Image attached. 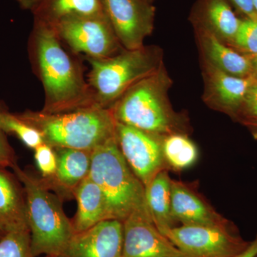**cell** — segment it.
Segmentation results:
<instances>
[{
	"instance_id": "6da1fadb",
	"label": "cell",
	"mask_w": 257,
	"mask_h": 257,
	"mask_svg": "<svg viewBox=\"0 0 257 257\" xmlns=\"http://www.w3.org/2000/svg\"><path fill=\"white\" fill-rule=\"evenodd\" d=\"M28 52L45 93L42 111L58 114L95 106L82 66L64 50L52 26L34 20Z\"/></svg>"
},
{
	"instance_id": "7a4b0ae2",
	"label": "cell",
	"mask_w": 257,
	"mask_h": 257,
	"mask_svg": "<svg viewBox=\"0 0 257 257\" xmlns=\"http://www.w3.org/2000/svg\"><path fill=\"white\" fill-rule=\"evenodd\" d=\"M172 80L162 65L130 88L109 107L118 122L159 136L189 135V120L175 111L169 99Z\"/></svg>"
},
{
	"instance_id": "3957f363",
	"label": "cell",
	"mask_w": 257,
	"mask_h": 257,
	"mask_svg": "<svg viewBox=\"0 0 257 257\" xmlns=\"http://www.w3.org/2000/svg\"><path fill=\"white\" fill-rule=\"evenodd\" d=\"M17 114L53 148L93 151L115 137L116 120L109 108L93 106L58 114L27 109Z\"/></svg>"
},
{
	"instance_id": "277c9868",
	"label": "cell",
	"mask_w": 257,
	"mask_h": 257,
	"mask_svg": "<svg viewBox=\"0 0 257 257\" xmlns=\"http://www.w3.org/2000/svg\"><path fill=\"white\" fill-rule=\"evenodd\" d=\"M11 168L25 190L34 256H62L74 235L62 201L44 185L40 177L23 170L17 162Z\"/></svg>"
},
{
	"instance_id": "5b68a950",
	"label": "cell",
	"mask_w": 257,
	"mask_h": 257,
	"mask_svg": "<svg viewBox=\"0 0 257 257\" xmlns=\"http://www.w3.org/2000/svg\"><path fill=\"white\" fill-rule=\"evenodd\" d=\"M90 65L87 82L94 105L111 107L130 88L152 75L163 65L159 47L124 50L104 59L85 58Z\"/></svg>"
},
{
	"instance_id": "8992f818",
	"label": "cell",
	"mask_w": 257,
	"mask_h": 257,
	"mask_svg": "<svg viewBox=\"0 0 257 257\" xmlns=\"http://www.w3.org/2000/svg\"><path fill=\"white\" fill-rule=\"evenodd\" d=\"M89 177L104 194L109 219L123 222L134 211L147 208L145 186L130 169L115 137L92 152Z\"/></svg>"
},
{
	"instance_id": "52a82bcc",
	"label": "cell",
	"mask_w": 257,
	"mask_h": 257,
	"mask_svg": "<svg viewBox=\"0 0 257 257\" xmlns=\"http://www.w3.org/2000/svg\"><path fill=\"white\" fill-rule=\"evenodd\" d=\"M166 236L189 257H238L249 246L234 224L225 226L181 225Z\"/></svg>"
},
{
	"instance_id": "ba28073f",
	"label": "cell",
	"mask_w": 257,
	"mask_h": 257,
	"mask_svg": "<svg viewBox=\"0 0 257 257\" xmlns=\"http://www.w3.org/2000/svg\"><path fill=\"white\" fill-rule=\"evenodd\" d=\"M52 27L61 42L85 58H108L125 50L106 15L64 19Z\"/></svg>"
},
{
	"instance_id": "9c48e42d",
	"label": "cell",
	"mask_w": 257,
	"mask_h": 257,
	"mask_svg": "<svg viewBox=\"0 0 257 257\" xmlns=\"http://www.w3.org/2000/svg\"><path fill=\"white\" fill-rule=\"evenodd\" d=\"M162 137L116 121L115 138L120 152L145 187L161 171L168 170L162 152Z\"/></svg>"
},
{
	"instance_id": "30bf717a",
	"label": "cell",
	"mask_w": 257,
	"mask_h": 257,
	"mask_svg": "<svg viewBox=\"0 0 257 257\" xmlns=\"http://www.w3.org/2000/svg\"><path fill=\"white\" fill-rule=\"evenodd\" d=\"M104 15L125 50H136L151 35L155 10L145 0H101Z\"/></svg>"
},
{
	"instance_id": "8fae6325",
	"label": "cell",
	"mask_w": 257,
	"mask_h": 257,
	"mask_svg": "<svg viewBox=\"0 0 257 257\" xmlns=\"http://www.w3.org/2000/svg\"><path fill=\"white\" fill-rule=\"evenodd\" d=\"M121 257H189L154 224L147 208L134 211L123 221Z\"/></svg>"
},
{
	"instance_id": "7c38bea8",
	"label": "cell",
	"mask_w": 257,
	"mask_h": 257,
	"mask_svg": "<svg viewBox=\"0 0 257 257\" xmlns=\"http://www.w3.org/2000/svg\"><path fill=\"white\" fill-rule=\"evenodd\" d=\"M204 91L203 99L211 109L236 117L248 88L256 83L252 76L239 77L226 73L202 60Z\"/></svg>"
},
{
	"instance_id": "4fadbf2b",
	"label": "cell",
	"mask_w": 257,
	"mask_h": 257,
	"mask_svg": "<svg viewBox=\"0 0 257 257\" xmlns=\"http://www.w3.org/2000/svg\"><path fill=\"white\" fill-rule=\"evenodd\" d=\"M122 247L123 222L106 219L74 234L62 257H121Z\"/></svg>"
},
{
	"instance_id": "5bb4252c",
	"label": "cell",
	"mask_w": 257,
	"mask_h": 257,
	"mask_svg": "<svg viewBox=\"0 0 257 257\" xmlns=\"http://www.w3.org/2000/svg\"><path fill=\"white\" fill-rule=\"evenodd\" d=\"M172 214L182 225L225 226L232 224L217 212L204 197L189 184L172 180Z\"/></svg>"
},
{
	"instance_id": "9a60e30c",
	"label": "cell",
	"mask_w": 257,
	"mask_h": 257,
	"mask_svg": "<svg viewBox=\"0 0 257 257\" xmlns=\"http://www.w3.org/2000/svg\"><path fill=\"white\" fill-rule=\"evenodd\" d=\"M54 149L57 159L55 175L50 179H40L49 190L55 192L61 201L72 199L76 189L89 177L92 151Z\"/></svg>"
},
{
	"instance_id": "2e32d148",
	"label": "cell",
	"mask_w": 257,
	"mask_h": 257,
	"mask_svg": "<svg viewBox=\"0 0 257 257\" xmlns=\"http://www.w3.org/2000/svg\"><path fill=\"white\" fill-rule=\"evenodd\" d=\"M194 27L202 60L231 75L239 77H251L252 65L250 57L234 50L206 29Z\"/></svg>"
},
{
	"instance_id": "e0dca14e",
	"label": "cell",
	"mask_w": 257,
	"mask_h": 257,
	"mask_svg": "<svg viewBox=\"0 0 257 257\" xmlns=\"http://www.w3.org/2000/svg\"><path fill=\"white\" fill-rule=\"evenodd\" d=\"M191 20L194 26L206 29L228 45L234 40L241 22L227 0H199Z\"/></svg>"
},
{
	"instance_id": "ac0fdd59",
	"label": "cell",
	"mask_w": 257,
	"mask_h": 257,
	"mask_svg": "<svg viewBox=\"0 0 257 257\" xmlns=\"http://www.w3.org/2000/svg\"><path fill=\"white\" fill-rule=\"evenodd\" d=\"M15 174L0 166V228L6 232L30 230L25 190Z\"/></svg>"
},
{
	"instance_id": "d6986e66",
	"label": "cell",
	"mask_w": 257,
	"mask_h": 257,
	"mask_svg": "<svg viewBox=\"0 0 257 257\" xmlns=\"http://www.w3.org/2000/svg\"><path fill=\"white\" fill-rule=\"evenodd\" d=\"M77 213L72 221L74 234L90 229L101 221L109 219L107 205L102 191L88 177L74 192Z\"/></svg>"
},
{
	"instance_id": "ffe728a7",
	"label": "cell",
	"mask_w": 257,
	"mask_h": 257,
	"mask_svg": "<svg viewBox=\"0 0 257 257\" xmlns=\"http://www.w3.org/2000/svg\"><path fill=\"white\" fill-rule=\"evenodd\" d=\"M168 171H161L151 183L145 187V199L149 213L154 224L163 234L177 224L172 214V179Z\"/></svg>"
},
{
	"instance_id": "44dd1931",
	"label": "cell",
	"mask_w": 257,
	"mask_h": 257,
	"mask_svg": "<svg viewBox=\"0 0 257 257\" xmlns=\"http://www.w3.org/2000/svg\"><path fill=\"white\" fill-rule=\"evenodd\" d=\"M32 13L34 20L50 26L64 19L105 15L101 0H42Z\"/></svg>"
},
{
	"instance_id": "7402d4cb",
	"label": "cell",
	"mask_w": 257,
	"mask_h": 257,
	"mask_svg": "<svg viewBox=\"0 0 257 257\" xmlns=\"http://www.w3.org/2000/svg\"><path fill=\"white\" fill-rule=\"evenodd\" d=\"M162 147L168 170L180 172L197 162L199 151L188 135L175 133L162 137Z\"/></svg>"
},
{
	"instance_id": "603a6c76",
	"label": "cell",
	"mask_w": 257,
	"mask_h": 257,
	"mask_svg": "<svg viewBox=\"0 0 257 257\" xmlns=\"http://www.w3.org/2000/svg\"><path fill=\"white\" fill-rule=\"evenodd\" d=\"M0 130L6 135H14L28 148L35 150L44 143L41 134L36 128L10 112L5 103L0 101Z\"/></svg>"
},
{
	"instance_id": "cb8c5ba5",
	"label": "cell",
	"mask_w": 257,
	"mask_h": 257,
	"mask_svg": "<svg viewBox=\"0 0 257 257\" xmlns=\"http://www.w3.org/2000/svg\"><path fill=\"white\" fill-rule=\"evenodd\" d=\"M0 257H35L30 230L7 232L0 240Z\"/></svg>"
},
{
	"instance_id": "d4e9b609",
	"label": "cell",
	"mask_w": 257,
	"mask_h": 257,
	"mask_svg": "<svg viewBox=\"0 0 257 257\" xmlns=\"http://www.w3.org/2000/svg\"><path fill=\"white\" fill-rule=\"evenodd\" d=\"M229 45L250 58L257 56V17L241 20L237 33Z\"/></svg>"
},
{
	"instance_id": "484cf974",
	"label": "cell",
	"mask_w": 257,
	"mask_h": 257,
	"mask_svg": "<svg viewBox=\"0 0 257 257\" xmlns=\"http://www.w3.org/2000/svg\"><path fill=\"white\" fill-rule=\"evenodd\" d=\"M37 169L42 179L52 178L57 167V155L55 149L44 143L34 150Z\"/></svg>"
},
{
	"instance_id": "4316f807",
	"label": "cell",
	"mask_w": 257,
	"mask_h": 257,
	"mask_svg": "<svg viewBox=\"0 0 257 257\" xmlns=\"http://www.w3.org/2000/svg\"><path fill=\"white\" fill-rule=\"evenodd\" d=\"M234 121L243 125L257 121V82L248 88Z\"/></svg>"
},
{
	"instance_id": "83f0119b",
	"label": "cell",
	"mask_w": 257,
	"mask_h": 257,
	"mask_svg": "<svg viewBox=\"0 0 257 257\" xmlns=\"http://www.w3.org/2000/svg\"><path fill=\"white\" fill-rule=\"evenodd\" d=\"M16 162L14 150L10 145L6 134L0 130V166L5 168L12 167Z\"/></svg>"
},
{
	"instance_id": "f1b7e54d",
	"label": "cell",
	"mask_w": 257,
	"mask_h": 257,
	"mask_svg": "<svg viewBox=\"0 0 257 257\" xmlns=\"http://www.w3.org/2000/svg\"><path fill=\"white\" fill-rule=\"evenodd\" d=\"M244 18H256L252 0H227Z\"/></svg>"
},
{
	"instance_id": "f546056e",
	"label": "cell",
	"mask_w": 257,
	"mask_h": 257,
	"mask_svg": "<svg viewBox=\"0 0 257 257\" xmlns=\"http://www.w3.org/2000/svg\"><path fill=\"white\" fill-rule=\"evenodd\" d=\"M257 256V234L254 239L251 241L249 246L238 257H256Z\"/></svg>"
},
{
	"instance_id": "4dcf8cb0",
	"label": "cell",
	"mask_w": 257,
	"mask_h": 257,
	"mask_svg": "<svg viewBox=\"0 0 257 257\" xmlns=\"http://www.w3.org/2000/svg\"><path fill=\"white\" fill-rule=\"evenodd\" d=\"M23 10L33 11L42 0H17Z\"/></svg>"
},
{
	"instance_id": "1f68e13d",
	"label": "cell",
	"mask_w": 257,
	"mask_h": 257,
	"mask_svg": "<svg viewBox=\"0 0 257 257\" xmlns=\"http://www.w3.org/2000/svg\"><path fill=\"white\" fill-rule=\"evenodd\" d=\"M243 126H246L248 130H249L251 135L255 140H257V121H252V122L247 123L245 124Z\"/></svg>"
},
{
	"instance_id": "d6a6232c",
	"label": "cell",
	"mask_w": 257,
	"mask_h": 257,
	"mask_svg": "<svg viewBox=\"0 0 257 257\" xmlns=\"http://www.w3.org/2000/svg\"><path fill=\"white\" fill-rule=\"evenodd\" d=\"M251 65H252V77L257 82V56L251 57Z\"/></svg>"
},
{
	"instance_id": "836d02e7",
	"label": "cell",
	"mask_w": 257,
	"mask_h": 257,
	"mask_svg": "<svg viewBox=\"0 0 257 257\" xmlns=\"http://www.w3.org/2000/svg\"><path fill=\"white\" fill-rule=\"evenodd\" d=\"M6 231H5L4 230L0 229V240L3 239V236H5V234H6Z\"/></svg>"
},
{
	"instance_id": "e575fe53",
	"label": "cell",
	"mask_w": 257,
	"mask_h": 257,
	"mask_svg": "<svg viewBox=\"0 0 257 257\" xmlns=\"http://www.w3.org/2000/svg\"><path fill=\"white\" fill-rule=\"evenodd\" d=\"M253 8H254L255 11L257 13V0H252Z\"/></svg>"
},
{
	"instance_id": "d590c367",
	"label": "cell",
	"mask_w": 257,
	"mask_h": 257,
	"mask_svg": "<svg viewBox=\"0 0 257 257\" xmlns=\"http://www.w3.org/2000/svg\"><path fill=\"white\" fill-rule=\"evenodd\" d=\"M145 1L148 2V3H151V4H153V3L155 0H145Z\"/></svg>"
},
{
	"instance_id": "8d00e7d4",
	"label": "cell",
	"mask_w": 257,
	"mask_h": 257,
	"mask_svg": "<svg viewBox=\"0 0 257 257\" xmlns=\"http://www.w3.org/2000/svg\"><path fill=\"white\" fill-rule=\"evenodd\" d=\"M45 257H62V256H48V255H47V256H45Z\"/></svg>"
},
{
	"instance_id": "74e56055",
	"label": "cell",
	"mask_w": 257,
	"mask_h": 257,
	"mask_svg": "<svg viewBox=\"0 0 257 257\" xmlns=\"http://www.w3.org/2000/svg\"><path fill=\"white\" fill-rule=\"evenodd\" d=\"M0 229H1V228H0Z\"/></svg>"
},
{
	"instance_id": "f35d334b",
	"label": "cell",
	"mask_w": 257,
	"mask_h": 257,
	"mask_svg": "<svg viewBox=\"0 0 257 257\" xmlns=\"http://www.w3.org/2000/svg\"><path fill=\"white\" fill-rule=\"evenodd\" d=\"M257 257V256H256Z\"/></svg>"
}]
</instances>
